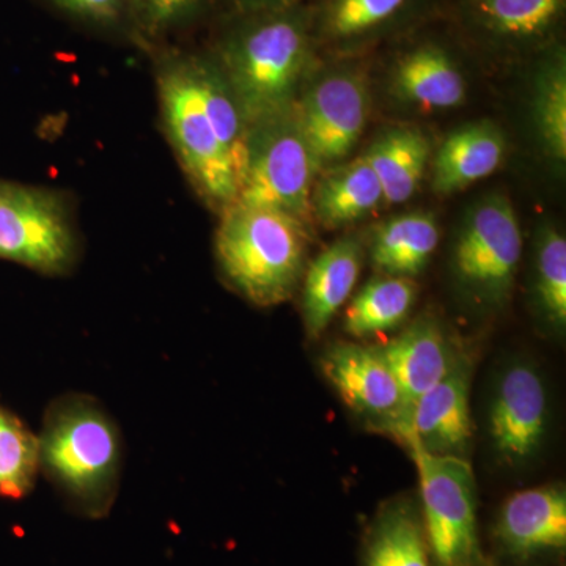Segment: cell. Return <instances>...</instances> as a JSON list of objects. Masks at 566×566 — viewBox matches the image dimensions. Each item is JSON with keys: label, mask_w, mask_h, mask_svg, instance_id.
Wrapping results in <instances>:
<instances>
[{"label": "cell", "mask_w": 566, "mask_h": 566, "mask_svg": "<svg viewBox=\"0 0 566 566\" xmlns=\"http://www.w3.org/2000/svg\"><path fill=\"white\" fill-rule=\"evenodd\" d=\"M156 88L167 139L193 191L219 214L237 202L249 123L211 55L164 51Z\"/></svg>", "instance_id": "cell-1"}, {"label": "cell", "mask_w": 566, "mask_h": 566, "mask_svg": "<svg viewBox=\"0 0 566 566\" xmlns=\"http://www.w3.org/2000/svg\"><path fill=\"white\" fill-rule=\"evenodd\" d=\"M311 6L234 14L210 55L251 123L292 109L316 70Z\"/></svg>", "instance_id": "cell-2"}, {"label": "cell", "mask_w": 566, "mask_h": 566, "mask_svg": "<svg viewBox=\"0 0 566 566\" xmlns=\"http://www.w3.org/2000/svg\"><path fill=\"white\" fill-rule=\"evenodd\" d=\"M122 434L96 398L65 394L44 412L40 472L81 516H107L122 475Z\"/></svg>", "instance_id": "cell-3"}, {"label": "cell", "mask_w": 566, "mask_h": 566, "mask_svg": "<svg viewBox=\"0 0 566 566\" xmlns=\"http://www.w3.org/2000/svg\"><path fill=\"white\" fill-rule=\"evenodd\" d=\"M219 216L214 251L227 283L256 307L292 300L307 268L308 221L240 203Z\"/></svg>", "instance_id": "cell-4"}, {"label": "cell", "mask_w": 566, "mask_h": 566, "mask_svg": "<svg viewBox=\"0 0 566 566\" xmlns=\"http://www.w3.org/2000/svg\"><path fill=\"white\" fill-rule=\"evenodd\" d=\"M523 255V233L512 200L488 193L461 221L452 251V271L461 293L485 311L512 301Z\"/></svg>", "instance_id": "cell-5"}, {"label": "cell", "mask_w": 566, "mask_h": 566, "mask_svg": "<svg viewBox=\"0 0 566 566\" xmlns=\"http://www.w3.org/2000/svg\"><path fill=\"white\" fill-rule=\"evenodd\" d=\"M319 172L294 109L249 125L248 158L237 202L270 208L308 221Z\"/></svg>", "instance_id": "cell-6"}, {"label": "cell", "mask_w": 566, "mask_h": 566, "mask_svg": "<svg viewBox=\"0 0 566 566\" xmlns=\"http://www.w3.org/2000/svg\"><path fill=\"white\" fill-rule=\"evenodd\" d=\"M420 479L422 523L434 566H485L476 526L475 476L463 457L409 446Z\"/></svg>", "instance_id": "cell-7"}, {"label": "cell", "mask_w": 566, "mask_h": 566, "mask_svg": "<svg viewBox=\"0 0 566 566\" xmlns=\"http://www.w3.org/2000/svg\"><path fill=\"white\" fill-rule=\"evenodd\" d=\"M76 259V234L63 200L48 189L0 180V260L65 275Z\"/></svg>", "instance_id": "cell-8"}, {"label": "cell", "mask_w": 566, "mask_h": 566, "mask_svg": "<svg viewBox=\"0 0 566 566\" xmlns=\"http://www.w3.org/2000/svg\"><path fill=\"white\" fill-rule=\"evenodd\" d=\"M293 109L319 169L333 167L353 151L367 126L370 111L367 80L354 66L316 69Z\"/></svg>", "instance_id": "cell-9"}, {"label": "cell", "mask_w": 566, "mask_h": 566, "mask_svg": "<svg viewBox=\"0 0 566 566\" xmlns=\"http://www.w3.org/2000/svg\"><path fill=\"white\" fill-rule=\"evenodd\" d=\"M319 368L354 415L408 441L412 409L381 346H331L323 354Z\"/></svg>", "instance_id": "cell-10"}, {"label": "cell", "mask_w": 566, "mask_h": 566, "mask_svg": "<svg viewBox=\"0 0 566 566\" xmlns=\"http://www.w3.org/2000/svg\"><path fill=\"white\" fill-rule=\"evenodd\" d=\"M549 397L543 376L526 363L506 365L495 379L488 408V434L502 463L510 468L534 460L545 444Z\"/></svg>", "instance_id": "cell-11"}, {"label": "cell", "mask_w": 566, "mask_h": 566, "mask_svg": "<svg viewBox=\"0 0 566 566\" xmlns=\"http://www.w3.org/2000/svg\"><path fill=\"white\" fill-rule=\"evenodd\" d=\"M471 357L461 354L452 370L416 401L406 444L431 455L468 458L474 438L471 415Z\"/></svg>", "instance_id": "cell-12"}, {"label": "cell", "mask_w": 566, "mask_h": 566, "mask_svg": "<svg viewBox=\"0 0 566 566\" xmlns=\"http://www.w3.org/2000/svg\"><path fill=\"white\" fill-rule=\"evenodd\" d=\"M566 0H458L465 29L502 51L545 50L564 22Z\"/></svg>", "instance_id": "cell-13"}, {"label": "cell", "mask_w": 566, "mask_h": 566, "mask_svg": "<svg viewBox=\"0 0 566 566\" xmlns=\"http://www.w3.org/2000/svg\"><path fill=\"white\" fill-rule=\"evenodd\" d=\"M494 536L506 556L520 562L565 549V486L554 483L510 495L499 512Z\"/></svg>", "instance_id": "cell-14"}, {"label": "cell", "mask_w": 566, "mask_h": 566, "mask_svg": "<svg viewBox=\"0 0 566 566\" xmlns=\"http://www.w3.org/2000/svg\"><path fill=\"white\" fill-rule=\"evenodd\" d=\"M428 0H318L311 6L316 46L357 51L403 28Z\"/></svg>", "instance_id": "cell-15"}, {"label": "cell", "mask_w": 566, "mask_h": 566, "mask_svg": "<svg viewBox=\"0 0 566 566\" xmlns=\"http://www.w3.org/2000/svg\"><path fill=\"white\" fill-rule=\"evenodd\" d=\"M390 87L401 102L420 109H452L465 99V77L455 55L438 40L406 46L390 70Z\"/></svg>", "instance_id": "cell-16"}, {"label": "cell", "mask_w": 566, "mask_h": 566, "mask_svg": "<svg viewBox=\"0 0 566 566\" xmlns=\"http://www.w3.org/2000/svg\"><path fill=\"white\" fill-rule=\"evenodd\" d=\"M363 263V241L349 234L327 245L305 268L303 322L308 340H318L349 300L359 281Z\"/></svg>", "instance_id": "cell-17"}, {"label": "cell", "mask_w": 566, "mask_h": 566, "mask_svg": "<svg viewBox=\"0 0 566 566\" xmlns=\"http://www.w3.org/2000/svg\"><path fill=\"white\" fill-rule=\"evenodd\" d=\"M381 349L411 409L444 379L460 356L441 324L431 318L417 319Z\"/></svg>", "instance_id": "cell-18"}, {"label": "cell", "mask_w": 566, "mask_h": 566, "mask_svg": "<svg viewBox=\"0 0 566 566\" xmlns=\"http://www.w3.org/2000/svg\"><path fill=\"white\" fill-rule=\"evenodd\" d=\"M505 155V137L495 123H468L446 137L433 161L431 188L442 196L463 191L490 177Z\"/></svg>", "instance_id": "cell-19"}, {"label": "cell", "mask_w": 566, "mask_h": 566, "mask_svg": "<svg viewBox=\"0 0 566 566\" xmlns=\"http://www.w3.org/2000/svg\"><path fill=\"white\" fill-rule=\"evenodd\" d=\"M385 203L381 185L365 156L315 181L311 216L327 229L360 221Z\"/></svg>", "instance_id": "cell-20"}, {"label": "cell", "mask_w": 566, "mask_h": 566, "mask_svg": "<svg viewBox=\"0 0 566 566\" xmlns=\"http://www.w3.org/2000/svg\"><path fill=\"white\" fill-rule=\"evenodd\" d=\"M438 221L428 212L395 216L376 227L370 241V262L382 275L415 277L422 273L438 249Z\"/></svg>", "instance_id": "cell-21"}, {"label": "cell", "mask_w": 566, "mask_h": 566, "mask_svg": "<svg viewBox=\"0 0 566 566\" xmlns=\"http://www.w3.org/2000/svg\"><path fill=\"white\" fill-rule=\"evenodd\" d=\"M430 142L416 128H395L375 140L365 158L381 185L385 203L400 205L419 188L430 161Z\"/></svg>", "instance_id": "cell-22"}, {"label": "cell", "mask_w": 566, "mask_h": 566, "mask_svg": "<svg viewBox=\"0 0 566 566\" xmlns=\"http://www.w3.org/2000/svg\"><path fill=\"white\" fill-rule=\"evenodd\" d=\"M363 566H434L415 506L397 502L379 512L365 539Z\"/></svg>", "instance_id": "cell-23"}, {"label": "cell", "mask_w": 566, "mask_h": 566, "mask_svg": "<svg viewBox=\"0 0 566 566\" xmlns=\"http://www.w3.org/2000/svg\"><path fill=\"white\" fill-rule=\"evenodd\" d=\"M532 118L547 158L566 161V54L554 41L542 50L532 92Z\"/></svg>", "instance_id": "cell-24"}, {"label": "cell", "mask_w": 566, "mask_h": 566, "mask_svg": "<svg viewBox=\"0 0 566 566\" xmlns=\"http://www.w3.org/2000/svg\"><path fill=\"white\" fill-rule=\"evenodd\" d=\"M416 297L417 285L411 277L381 274L353 297L346 308L345 333L365 338L394 329L408 318Z\"/></svg>", "instance_id": "cell-25"}, {"label": "cell", "mask_w": 566, "mask_h": 566, "mask_svg": "<svg viewBox=\"0 0 566 566\" xmlns=\"http://www.w3.org/2000/svg\"><path fill=\"white\" fill-rule=\"evenodd\" d=\"M39 474V436L0 401V497H25Z\"/></svg>", "instance_id": "cell-26"}, {"label": "cell", "mask_w": 566, "mask_h": 566, "mask_svg": "<svg viewBox=\"0 0 566 566\" xmlns=\"http://www.w3.org/2000/svg\"><path fill=\"white\" fill-rule=\"evenodd\" d=\"M535 304L539 315L557 333L566 327V240L551 223L536 234Z\"/></svg>", "instance_id": "cell-27"}, {"label": "cell", "mask_w": 566, "mask_h": 566, "mask_svg": "<svg viewBox=\"0 0 566 566\" xmlns=\"http://www.w3.org/2000/svg\"><path fill=\"white\" fill-rule=\"evenodd\" d=\"M212 0H128V29L151 46L199 18Z\"/></svg>", "instance_id": "cell-28"}, {"label": "cell", "mask_w": 566, "mask_h": 566, "mask_svg": "<svg viewBox=\"0 0 566 566\" xmlns=\"http://www.w3.org/2000/svg\"><path fill=\"white\" fill-rule=\"evenodd\" d=\"M55 9L102 29L128 28V0H48Z\"/></svg>", "instance_id": "cell-29"}, {"label": "cell", "mask_w": 566, "mask_h": 566, "mask_svg": "<svg viewBox=\"0 0 566 566\" xmlns=\"http://www.w3.org/2000/svg\"><path fill=\"white\" fill-rule=\"evenodd\" d=\"M233 9L234 14L253 13V11L285 9V7L297 6L304 0H227Z\"/></svg>", "instance_id": "cell-30"}]
</instances>
